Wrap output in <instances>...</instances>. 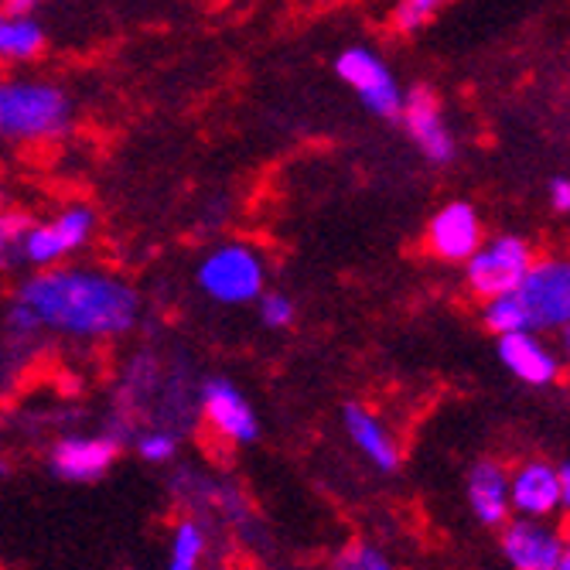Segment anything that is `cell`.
Listing matches in <instances>:
<instances>
[{
  "label": "cell",
  "instance_id": "6da1fadb",
  "mask_svg": "<svg viewBox=\"0 0 570 570\" xmlns=\"http://www.w3.org/2000/svg\"><path fill=\"white\" fill-rule=\"evenodd\" d=\"M18 301L35 315L38 328L76 338H114L137 322V294L124 281L92 271L41 274L18 291Z\"/></svg>",
  "mask_w": 570,
  "mask_h": 570
},
{
  "label": "cell",
  "instance_id": "7a4b0ae2",
  "mask_svg": "<svg viewBox=\"0 0 570 570\" xmlns=\"http://www.w3.org/2000/svg\"><path fill=\"white\" fill-rule=\"evenodd\" d=\"M69 96L51 82L0 79V137L45 140L69 127Z\"/></svg>",
  "mask_w": 570,
  "mask_h": 570
},
{
  "label": "cell",
  "instance_id": "3957f363",
  "mask_svg": "<svg viewBox=\"0 0 570 570\" xmlns=\"http://www.w3.org/2000/svg\"><path fill=\"white\" fill-rule=\"evenodd\" d=\"M530 267H533V249L527 239L495 236L489 243H479V249L464 261V281H469L472 294L489 301L520 287Z\"/></svg>",
  "mask_w": 570,
  "mask_h": 570
},
{
  "label": "cell",
  "instance_id": "277c9868",
  "mask_svg": "<svg viewBox=\"0 0 570 570\" xmlns=\"http://www.w3.org/2000/svg\"><path fill=\"white\" fill-rule=\"evenodd\" d=\"M264 261L249 246H219L198 267V287L219 304H246L264 294Z\"/></svg>",
  "mask_w": 570,
  "mask_h": 570
},
{
  "label": "cell",
  "instance_id": "5b68a950",
  "mask_svg": "<svg viewBox=\"0 0 570 570\" xmlns=\"http://www.w3.org/2000/svg\"><path fill=\"white\" fill-rule=\"evenodd\" d=\"M530 332H560L570 325V261H533L527 277L515 287Z\"/></svg>",
  "mask_w": 570,
  "mask_h": 570
},
{
  "label": "cell",
  "instance_id": "8992f818",
  "mask_svg": "<svg viewBox=\"0 0 570 570\" xmlns=\"http://www.w3.org/2000/svg\"><path fill=\"white\" fill-rule=\"evenodd\" d=\"M338 79L355 89V96L362 99L373 117L383 120H396L400 107H403V89L396 82V76L390 72V66L376 56L370 48H345L338 62H335Z\"/></svg>",
  "mask_w": 570,
  "mask_h": 570
},
{
  "label": "cell",
  "instance_id": "52a82bcc",
  "mask_svg": "<svg viewBox=\"0 0 570 570\" xmlns=\"http://www.w3.org/2000/svg\"><path fill=\"white\" fill-rule=\"evenodd\" d=\"M400 120H403L406 134L413 137V144L421 147V154L428 161H434V165H451L454 161V154H458L454 134L448 130L441 102L428 86H417L413 92L403 96Z\"/></svg>",
  "mask_w": 570,
  "mask_h": 570
},
{
  "label": "cell",
  "instance_id": "ba28073f",
  "mask_svg": "<svg viewBox=\"0 0 570 570\" xmlns=\"http://www.w3.org/2000/svg\"><path fill=\"white\" fill-rule=\"evenodd\" d=\"M92 233V213L89 209H66L59 219H51L45 226H28L24 236L18 239L21 256L35 267H48L69 256L72 249H79Z\"/></svg>",
  "mask_w": 570,
  "mask_h": 570
},
{
  "label": "cell",
  "instance_id": "9c48e42d",
  "mask_svg": "<svg viewBox=\"0 0 570 570\" xmlns=\"http://www.w3.org/2000/svg\"><path fill=\"white\" fill-rule=\"evenodd\" d=\"M502 553L515 570H560L567 540L540 520H515L502 530Z\"/></svg>",
  "mask_w": 570,
  "mask_h": 570
},
{
  "label": "cell",
  "instance_id": "30bf717a",
  "mask_svg": "<svg viewBox=\"0 0 570 570\" xmlns=\"http://www.w3.org/2000/svg\"><path fill=\"white\" fill-rule=\"evenodd\" d=\"M202 413L213 424L216 434L236 444H253L261 434L253 406L243 400V393L229 380H209L202 386Z\"/></svg>",
  "mask_w": 570,
  "mask_h": 570
},
{
  "label": "cell",
  "instance_id": "8fae6325",
  "mask_svg": "<svg viewBox=\"0 0 570 570\" xmlns=\"http://www.w3.org/2000/svg\"><path fill=\"white\" fill-rule=\"evenodd\" d=\"M431 253L451 264H464L482 243V219L469 202H451L428 226Z\"/></svg>",
  "mask_w": 570,
  "mask_h": 570
},
{
  "label": "cell",
  "instance_id": "7c38bea8",
  "mask_svg": "<svg viewBox=\"0 0 570 570\" xmlns=\"http://www.w3.org/2000/svg\"><path fill=\"white\" fill-rule=\"evenodd\" d=\"M502 366L527 386H550L560 376V358L533 332H505L495 345Z\"/></svg>",
  "mask_w": 570,
  "mask_h": 570
},
{
  "label": "cell",
  "instance_id": "4fadbf2b",
  "mask_svg": "<svg viewBox=\"0 0 570 570\" xmlns=\"http://www.w3.org/2000/svg\"><path fill=\"white\" fill-rule=\"evenodd\" d=\"M117 458V438H66L51 451V472L66 482L102 479Z\"/></svg>",
  "mask_w": 570,
  "mask_h": 570
},
{
  "label": "cell",
  "instance_id": "5bb4252c",
  "mask_svg": "<svg viewBox=\"0 0 570 570\" xmlns=\"http://www.w3.org/2000/svg\"><path fill=\"white\" fill-rule=\"evenodd\" d=\"M509 509L530 520H547L560 509V485H557V469L547 461H530L520 472L509 479Z\"/></svg>",
  "mask_w": 570,
  "mask_h": 570
},
{
  "label": "cell",
  "instance_id": "9a60e30c",
  "mask_svg": "<svg viewBox=\"0 0 570 570\" xmlns=\"http://www.w3.org/2000/svg\"><path fill=\"white\" fill-rule=\"evenodd\" d=\"M469 505L482 527H505L509 520V475L495 461H479L469 472Z\"/></svg>",
  "mask_w": 570,
  "mask_h": 570
},
{
  "label": "cell",
  "instance_id": "2e32d148",
  "mask_svg": "<svg viewBox=\"0 0 570 570\" xmlns=\"http://www.w3.org/2000/svg\"><path fill=\"white\" fill-rule=\"evenodd\" d=\"M342 421H345V431H348V441L366 454L380 472H396L400 469V448L396 441L390 438V431L373 417V413L366 406H355L348 403L345 413H342Z\"/></svg>",
  "mask_w": 570,
  "mask_h": 570
},
{
  "label": "cell",
  "instance_id": "e0dca14e",
  "mask_svg": "<svg viewBox=\"0 0 570 570\" xmlns=\"http://www.w3.org/2000/svg\"><path fill=\"white\" fill-rule=\"evenodd\" d=\"M41 45H45V35H41L38 21H31L28 14L0 11V59L28 62L38 56Z\"/></svg>",
  "mask_w": 570,
  "mask_h": 570
},
{
  "label": "cell",
  "instance_id": "ac0fdd59",
  "mask_svg": "<svg viewBox=\"0 0 570 570\" xmlns=\"http://www.w3.org/2000/svg\"><path fill=\"white\" fill-rule=\"evenodd\" d=\"M485 328L492 335H505V332H530V318H527V307L520 301V294L509 291L499 297L485 301Z\"/></svg>",
  "mask_w": 570,
  "mask_h": 570
},
{
  "label": "cell",
  "instance_id": "d6986e66",
  "mask_svg": "<svg viewBox=\"0 0 570 570\" xmlns=\"http://www.w3.org/2000/svg\"><path fill=\"white\" fill-rule=\"evenodd\" d=\"M205 547H209V540H205V530L202 523L195 520H181L175 537H171V567L175 570H195L205 557Z\"/></svg>",
  "mask_w": 570,
  "mask_h": 570
},
{
  "label": "cell",
  "instance_id": "ffe728a7",
  "mask_svg": "<svg viewBox=\"0 0 570 570\" xmlns=\"http://www.w3.org/2000/svg\"><path fill=\"white\" fill-rule=\"evenodd\" d=\"M441 4H444V0H400L396 11H393V24H396L400 31L413 35V31L424 28V24L434 18V11H438Z\"/></svg>",
  "mask_w": 570,
  "mask_h": 570
},
{
  "label": "cell",
  "instance_id": "44dd1931",
  "mask_svg": "<svg viewBox=\"0 0 570 570\" xmlns=\"http://www.w3.org/2000/svg\"><path fill=\"white\" fill-rule=\"evenodd\" d=\"M175 448H178V441H175V434H171V431H147V434H140V438H137V451H140V458H144V461H150V464H161V461L175 458Z\"/></svg>",
  "mask_w": 570,
  "mask_h": 570
},
{
  "label": "cell",
  "instance_id": "7402d4cb",
  "mask_svg": "<svg viewBox=\"0 0 570 570\" xmlns=\"http://www.w3.org/2000/svg\"><path fill=\"white\" fill-rule=\"evenodd\" d=\"M335 563L345 567V570H386L390 567V560L376 547H370V543H352Z\"/></svg>",
  "mask_w": 570,
  "mask_h": 570
},
{
  "label": "cell",
  "instance_id": "603a6c76",
  "mask_svg": "<svg viewBox=\"0 0 570 570\" xmlns=\"http://www.w3.org/2000/svg\"><path fill=\"white\" fill-rule=\"evenodd\" d=\"M261 322L267 328H287L294 322V304L284 294H267L261 297Z\"/></svg>",
  "mask_w": 570,
  "mask_h": 570
},
{
  "label": "cell",
  "instance_id": "cb8c5ba5",
  "mask_svg": "<svg viewBox=\"0 0 570 570\" xmlns=\"http://www.w3.org/2000/svg\"><path fill=\"white\" fill-rule=\"evenodd\" d=\"M28 226H31V219L24 213H0V253L14 249Z\"/></svg>",
  "mask_w": 570,
  "mask_h": 570
},
{
  "label": "cell",
  "instance_id": "d4e9b609",
  "mask_svg": "<svg viewBox=\"0 0 570 570\" xmlns=\"http://www.w3.org/2000/svg\"><path fill=\"white\" fill-rule=\"evenodd\" d=\"M550 205L557 213H570V178H553L550 181Z\"/></svg>",
  "mask_w": 570,
  "mask_h": 570
},
{
  "label": "cell",
  "instance_id": "484cf974",
  "mask_svg": "<svg viewBox=\"0 0 570 570\" xmlns=\"http://www.w3.org/2000/svg\"><path fill=\"white\" fill-rule=\"evenodd\" d=\"M557 485H560V505L570 509V464H560L557 469Z\"/></svg>",
  "mask_w": 570,
  "mask_h": 570
},
{
  "label": "cell",
  "instance_id": "4316f807",
  "mask_svg": "<svg viewBox=\"0 0 570 570\" xmlns=\"http://www.w3.org/2000/svg\"><path fill=\"white\" fill-rule=\"evenodd\" d=\"M41 0H4L8 14H31V8H38Z\"/></svg>",
  "mask_w": 570,
  "mask_h": 570
},
{
  "label": "cell",
  "instance_id": "83f0119b",
  "mask_svg": "<svg viewBox=\"0 0 570 570\" xmlns=\"http://www.w3.org/2000/svg\"><path fill=\"white\" fill-rule=\"evenodd\" d=\"M560 332H563V352H567V358H570V325L560 328Z\"/></svg>",
  "mask_w": 570,
  "mask_h": 570
},
{
  "label": "cell",
  "instance_id": "f1b7e54d",
  "mask_svg": "<svg viewBox=\"0 0 570 570\" xmlns=\"http://www.w3.org/2000/svg\"><path fill=\"white\" fill-rule=\"evenodd\" d=\"M0 475H8V461L4 458H0Z\"/></svg>",
  "mask_w": 570,
  "mask_h": 570
},
{
  "label": "cell",
  "instance_id": "f546056e",
  "mask_svg": "<svg viewBox=\"0 0 570 570\" xmlns=\"http://www.w3.org/2000/svg\"><path fill=\"white\" fill-rule=\"evenodd\" d=\"M563 540H567V547H570V530H567V537H563Z\"/></svg>",
  "mask_w": 570,
  "mask_h": 570
}]
</instances>
